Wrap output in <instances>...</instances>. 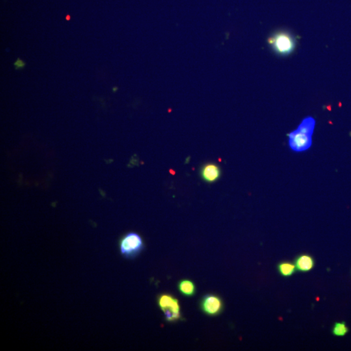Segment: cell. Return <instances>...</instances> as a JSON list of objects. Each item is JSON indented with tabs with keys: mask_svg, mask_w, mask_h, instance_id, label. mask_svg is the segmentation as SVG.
Returning <instances> with one entry per match:
<instances>
[{
	"mask_svg": "<svg viewBox=\"0 0 351 351\" xmlns=\"http://www.w3.org/2000/svg\"><path fill=\"white\" fill-rule=\"evenodd\" d=\"M316 124V120L313 117L304 118L296 130L288 134V143L291 150L296 152H303L310 149L312 145V137Z\"/></svg>",
	"mask_w": 351,
	"mask_h": 351,
	"instance_id": "6da1fadb",
	"label": "cell"
},
{
	"mask_svg": "<svg viewBox=\"0 0 351 351\" xmlns=\"http://www.w3.org/2000/svg\"><path fill=\"white\" fill-rule=\"evenodd\" d=\"M269 46L277 55H289L295 50L297 45L296 37L286 31H279L268 38Z\"/></svg>",
	"mask_w": 351,
	"mask_h": 351,
	"instance_id": "7a4b0ae2",
	"label": "cell"
},
{
	"mask_svg": "<svg viewBox=\"0 0 351 351\" xmlns=\"http://www.w3.org/2000/svg\"><path fill=\"white\" fill-rule=\"evenodd\" d=\"M145 248L143 238L136 232H128L122 236L119 241L120 254L127 259L136 258Z\"/></svg>",
	"mask_w": 351,
	"mask_h": 351,
	"instance_id": "3957f363",
	"label": "cell"
},
{
	"mask_svg": "<svg viewBox=\"0 0 351 351\" xmlns=\"http://www.w3.org/2000/svg\"><path fill=\"white\" fill-rule=\"evenodd\" d=\"M158 303L167 322L175 323L182 318L179 301L171 294L160 295L158 298Z\"/></svg>",
	"mask_w": 351,
	"mask_h": 351,
	"instance_id": "277c9868",
	"label": "cell"
},
{
	"mask_svg": "<svg viewBox=\"0 0 351 351\" xmlns=\"http://www.w3.org/2000/svg\"><path fill=\"white\" fill-rule=\"evenodd\" d=\"M200 309L209 316H216L223 312L224 305L221 297L213 294H208L200 301Z\"/></svg>",
	"mask_w": 351,
	"mask_h": 351,
	"instance_id": "5b68a950",
	"label": "cell"
},
{
	"mask_svg": "<svg viewBox=\"0 0 351 351\" xmlns=\"http://www.w3.org/2000/svg\"><path fill=\"white\" fill-rule=\"evenodd\" d=\"M202 179L208 183H214L221 177V171L219 166L215 163H207L200 171Z\"/></svg>",
	"mask_w": 351,
	"mask_h": 351,
	"instance_id": "8992f818",
	"label": "cell"
},
{
	"mask_svg": "<svg viewBox=\"0 0 351 351\" xmlns=\"http://www.w3.org/2000/svg\"><path fill=\"white\" fill-rule=\"evenodd\" d=\"M296 269L297 271L301 272H308L313 269L314 267V260L311 256L303 255L299 256L296 260Z\"/></svg>",
	"mask_w": 351,
	"mask_h": 351,
	"instance_id": "52a82bcc",
	"label": "cell"
},
{
	"mask_svg": "<svg viewBox=\"0 0 351 351\" xmlns=\"http://www.w3.org/2000/svg\"><path fill=\"white\" fill-rule=\"evenodd\" d=\"M178 289L183 296L188 297L195 296L197 292L195 283L187 279L182 280L178 283Z\"/></svg>",
	"mask_w": 351,
	"mask_h": 351,
	"instance_id": "ba28073f",
	"label": "cell"
},
{
	"mask_svg": "<svg viewBox=\"0 0 351 351\" xmlns=\"http://www.w3.org/2000/svg\"><path fill=\"white\" fill-rule=\"evenodd\" d=\"M278 269H279L280 274L286 277H290V276L294 275L297 271L296 265L291 264L289 262L281 263L278 266Z\"/></svg>",
	"mask_w": 351,
	"mask_h": 351,
	"instance_id": "9c48e42d",
	"label": "cell"
},
{
	"mask_svg": "<svg viewBox=\"0 0 351 351\" xmlns=\"http://www.w3.org/2000/svg\"><path fill=\"white\" fill-rule=\"evenodd\" d=\"M349 328L345 322H337L334 325L333 334L336 337H342L349 333Z\"/></svg>",
	"mask_w": 351,
	"mask_h": 351,
	"instance_id": "30bf717a",
	"label": "cell"
},
{
	"mask_svg": "<svg viewBox=\"0 0 351 351\" xmlns=\"http://www.w3.org/2000/svg\"><path fill=\"white\" fill-rule=\"evenodd\" d=\"M14 64L16 69L23 68L25 65V62L20 59H17V61L14 62Z\"/></svg>",
	"mask_w": 351,
	"mask_h": 351,
	"instance_id": "8fae6325",
	"label": "cell"
}]
</instances>
